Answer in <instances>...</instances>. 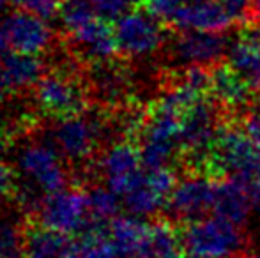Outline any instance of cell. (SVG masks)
Instances as JSON below:
<instances>
[{"mask_svg":"<svg viewBox=\"0 0 260 258\" xmlns=\"http://www.w3.org/2000/svg\"><path fill=\"white\" fill-rule=\"evenodd\" d=\"M69 35L82 48L87 59L94 60V62H110L115 57V53H119L115 27H112V23L98 16L78 27L76 30L69 32Z\"/></svg>","mask_w":260,"mask_h":258,"instance_id":"14","label":"cell"},{"mask_svg":"<svg viewBox=\"0 0 260 258\" xmlns=\"http://www.w3.org/2000/svg\"><path fill=\"white\" fill-rule=\"evenodd\" d=\"M174 53L188 64L212 65L225 60L229 55V43L223 32H206V30H182L175 32Z\"/></svg>","mask_w":260,"mask_h":258,"instance_id":"10","label":"cell"},{"mask_svg":"<svg viewBox=\"0 0 260 258\" xmlns=\"http://www.w3.org/2000/svg\"><path fill=\"white\" fill-rule=\"evenodd\" d=\"M100 168L106 186L122 198L144 177L145 168L142 163L140 147L131 141H119L112 145L101 158Z\"/></svg>","mask_w":260,"mask_h":258,"instance_id":"6","label":"cell"},{"mask_svg":"<svg viewBox=\"0 0 260 258\" xmlns=\"http://www.w3.org/2000/svg\"><path fill=\"white\" fill-rule=\"evenodd\" d=\"M4 149V134H2V131H0V151Z\"/></svg>","mask_w":260,"mask_h":258,"instance_id":"34","label":"cell"},{"mask_svg":"<svg viewBox=\"0 0 260 258\" xmlns=\"http://www.w3.org/2000/svg\"><path fill=\"white\" fill-rule=\"evenodd\" d=\"M248 184H251L253 188H258L260 190V154H258V159H257V163H255L253 170H251V175H250Z\"/></svg>","mask_w":260,"mask_h":258,"instance_id":"31","label":"cell"},{"mask_svg":"<svg viewBox=\"0 0 260 258\" xmlns=\"http://www.w3.org/2000/svg\"><path fill=\"white\" fill-rule=\"evenodd\" d=\"M218 179L206 173H188V177L179 180L172 195L168 196L165 209L181 223L197 221L212 212Z\"/></svg>","mask_w":260,"mask_h":258,"instance_id":"5","label":"cell"},{"mask_svg":"<svg viewBox=\"0 0 260 258\" xmlns=\"http://www.w3.org/2000/svg\"><path fill=\"white\" fill-rule=\"evenodd\" d=\"M181 248L188 258H230L241 251V227L225 217L212 216L179 227Z\"/></svg>","mask_w":260,"mask_h":258,"instance_id":"1","label":"cell"},{"mask_svg":"<svg viewBox=\"0 0 260 258\" xmlns=\"http://www.w3.org/2000/svg\"><path fill=\"white\" fill-rule=\"evenodd\" d=\"M0 64L13 89L36 87V83L43 78V62L38 55H32V53L11 50L0 59Z\"/></svg>","mask_w":260,"mask_h":258,"instance_id":"16","label":"cell"},{"mask_svg":"<svg viewBox=\"0 0 260 258\" xmlns=\"http://www.w3.org/2000/svg\"><path fill=\"white\" fill-rule=\"evenodd\" d=\"M182 253L179 227L167 219L149 225V234L138 258H172Z\"/></svg>","mask_w":260,"mask_h":258,"instance_id":"17","label":"cell"},{"mask_svg":"<svg viewBox=\"0 0 260 258\" xmlns=\"http://www.w3.org/2000/svg\"><path fill=\"white\" fill-rule=\"evenodd\" d=\"M135 2L137 0H90L96 16L108 23H115L129 11H133Z\"/></svg>","mask_w":260,"mask_h":258,"instance_id":"23","label":"cell"},{"mask_svg":"<svg viewBox=\"0 0 260 258\" xmlns=\"http://www.w3.org/2000/svg\"><path fill=\"white\" fill-rule=\"evenodd\" d=\"M58 16H60L66 30L73 32L92 18H96V13H94L90 0H64Z\"/></svg>","mask_w":260,"mask_h":258,"instance_id":"22","label":"cell"},{"mask_svg":"<svg viewBox=\"0 0 260 258\" xmlns=\"http://www.w3.org/2000/svg\"><path fill=\"white\" fill-rule=\"evenodd\" d=\"M13 85L9 83V80H7L6 76V71H4L2 64H0V106H4V103L7 101V97L11 96V92H13Z\"/></svg>","mask_w":260,"mask_h":258,"instance_id":"28","label":"cell"},{"mask_svg":"<svg viewBox=\"0 0 260 258\" xmlns=\"http://www.w3.org/2000/svg\"><path fill=\"white\" fill-rule=\"evenodd\" d=\"M0 258H25V230L7 216H0Z\"/></svg>","mask_w":260,"mask_h":258,"instance_id":"21","label":"cell"},{"mask_svg":"<svg viewBox=\"0 0 260 258\" xmlns=\"http://www.w3.org/2000/svg\"><path fill=\"white\" fill-rule=\"evenodd\" d=\"M191 2L195 0H140V7H144L147 13H151L152 16H156L165 23L175 11Z\"/></svg>","mask_w":260,"mask_h":258,"instance_id":"25","label":"cell"},{"mask_svg":"<svg viewBox=\"0 0 260 258\" xmlns=\"http://www.w3.org/2000/svg\"><path fill=\"white\" fill-rule=\"evenodd\" d=\"M60 156L55 145L30 143L18 154V168L27 182L34 184L41 193L52 195L64 190L68 184V172Z\"/></svg>","mask_w":260,"mask_h":258,"instance_id":"4","label":"cell"},{"mask_svg":"<svg viewBox=\"0 0 260 258\" xmlns=\"http://www.w3.org/2000/svg\"><path fill=\"white\" fill-rule=\"evenodd\" d=\"M165 25L172 32L182 30H206L226 32L236 25L225 7L218 0H195L177 9Z\"/></svg>","mask_w":260,"mask_h":258,"instance_id":"9","label":"cell"},{"mask_svg":"<svg viewBox=\"0 0 260 258\" xmlns=\"http://www.w3.org/2000/svg\"><path fill=\"white\" fill-rule=\"evenodd\" d=\"M251 212V184L236 177L218 179L212 214L243 227Z\"/></svg>","mask_w":260,"mask_h":258,"instance_id":"13","label":"cell"},{"mask_svg":"<svg viewBox=\"0 0 260 258\" xmlns=\"http://www.w3.org/2000/svg\"><path fill=\"white\" fill-rule=\"evenodd\" d=\"M100 124L82 114L62 117L53 129V145L66 159L82 161L87 159L98 145Z\"/></svg>","mask_w":260,"mask_h":258,"instance_id":"7","label":"cell"},{"mask_svg":"<svg viewBox=\"0 0 260 258\" xmlns=\"http://www.w3.org/2000/svg\"><path fill=\"white\" fill-rule=\"evenodd\" d=\"M251 210L260 219V190L251 186Z\"/></svg>","mask_w":260,"mask_h":258,"instance_id":"30","label":"cell"},{"mask_svg":"<svg viewBox=\"0 0 260 258\" xmlns=\"http://www.w3.org/2000/svg\"><path fill=\"white\" fill-rule=\"evenodd\" d=\"M225 11L230 14L236 25H246L250 16V7L253 0H218Z\"/></svg>","mask_w":260,"mask_h":258,"instance_id":"26","label":"cell"},{"mask_svg":"<svg viewBox=\"0 0 260 258\" xmlns=\"http://www.w3.org/2000/svg\"><path fill=\"white\" fill-rule=\"evenodd\" d=\"M36 99L41 110L55 117H69L83 108V94L80 87L68 76L48 75L36 83Z\"/></svg>","mask_w":260,"mask_h":258,"instance_id":"11","label":"cell"},{"mask_svg":"<svg viewBox=\"0 0 260 258\" xmlns=\"http://www.w3.org/2000/svg\"><path fill=\"white\" fill-rule=\"evenodd\" d=\"M255 90L243 78L237 69L232 67L229 60L211 67V97L216 99L223 108L234 112L246 106L253 97Z\"/></svg>","mask_w":260,"mask_h":258,"instance_id":"12","label":"cell"},{"mask_svg":"<svg viewBox=\"0 0 260 258\" xmlns=\"http://www.w3.org/2000/svg\"><path fill=\"white\" fill-rule=\"evenodd\" d=\"M110 239L122 256L138 258L149 234V225L138 216H117L108 225Z\"/></svg>","mask_w":260,"mask_h":258,"instance_id":"15","label":"cell"},{"mask_svg":"<svg viewBox=\"0 0 260 258\" xmlns=\"http://www.w3.org/2000/svg\"><path fill=\"white\" fill-rule=\"evenodd\" d=\"M9 2H11V0H0V13H2V11L6 9V6H7Z\"/></svg>","mask_w":260,"mask_h":258,"instance_id":"33","label":"cell"},{"mask_svg":"<svg viewBox=\"0 0 260 258\" xmlns=\"http://www.w3.org/2000/svg\"><path fill=\"white\" fill-rule=\"evenodd\" d=\"M69 235L39 225L25 234V258H64L71 246Z\"/></svg>","mask_w":260,"mask_h":258,"instance_id":"18","label":"cell"},{"mask_svg":"<svg viewBox=\"0 0 260 258\" xmlns=\"http://www.w3.org/2000/svg\"><path fill=\"white\" fill-rule=\"evenodd\" d=\"M9 50H11L9 39H7V35H6V32H4L2 25H0V59H2V57L6 55Z\"/></svg>","mask_w":260,"mask_h":258,"instance_id":"32","label":"cell"},{"mask_svg":"<svg viewBox=\"0 0 260 258\" xmlns=\"http://www.w3.org/2000/svg\"><path fill=\"white\" fill-rule=\"evenodd\" d=\"M0 25L9 39L11 50L14 52L39 55L48 48L53 38L48 20L20 9L7 14Z\"/></svg>","mask_w":260,"mask_h":258,"instance_id":"8","label":"cell"},{"mask_svg":"<svg viewBox=\"0 0 260 258\" xmlns=\"http://www.w3.org/2000/svg\"><path fill=\"white\" fill-rule=\"evenodd\" d=\"M16 9L36 14L43 20H52L60 14L62 0H11Z\"/></svg>","mask_w":260,"mask_h":258,"instance_id":"24","label":"cell"},{"mask_svg":"<svg viewBox=\"0 0 260 258\" xmlns=\"http://www.w3.org/2000/svg\"><path fill=\"white\" fill-rule=\"evenodd\" d=\"M167 25L140 7L115 21L119 52L126 57H147L159 50L167 34Z\"/></svg>","mask_w":260,"mask_h":258,"instance_id":"2","label":"cell"},{"mask_svg":"<svg viewBox=\"0 0 260 258\" xmlns=\"http://www.w3.org/2000/svg\"><path fill=\"white\" fill-rule=\"evenodd\" d=\"M244 27H253L260 28V0H253L250 7V16H248V23Z\"/></svg>","mask_w":260,"mask_h":258,"instance_id":"29","label":"cell"},{"mask_svg":"<svg viewBox=\"0 0 260 258\" xmlns=\"http://www.w3.org/2000/svg\"><path fill=\"white\" fill-rule=\"evenodd\" d=\"M87 200H89V214L92 219L98 221H110L113 217L119 216L120 209V196L113 193L108 186H96L87 193Z\"/></svg>","mask_w":260,"mask_h":258,"instance_id":"20","label":"cell"},{"mask_svg":"<svg viewBox=\"0 0 260 258\" xmlns=\"http://www.w3.org/2000/svg\"><path fill=\"white\" fill-rule=\"evenodd\" d=\"M39 225L66 235L82 234L90 221L87 193L78 190H60L46 195L38 209Z\"/></svg>","mask_w":260,"mask_h":258,"instance_id":"3","label":"cell"},{"mask_svg":"<svg viewBox=\"0 0 260 258\" xmlns=\"http://www.w3.org/2000/svg\"><path fill=\"white\" fill-rule=\"evenodd\" d=\"M137 2H140V0H137Z\"/></svg>","mask_w":260,"mask_h":258,"instance_id":"35","label":"cell"},{"mask_svg":"<svg viewBox=\"0 0 260 258\" xmlns=\"http://www.w3.org/2000/svg\"><path fill=\"white\" fill-rule=\"evenodd\" d=\"M14 173L4 161H0V198L14 191Z\"/></svg>","mask_w":260,"mask_h":258,"instance_id":"27","label":"cell"},{"mask_svg":"<svg viewBox=\"0 0 260 258\" xmlns=\"http://www.w3.org/2000/svg\"><path fill=\"white\" fill-rule=\"evenodd\" d=\"M120 200H122V205L126 207L127 212L138 217L152 216L161 207L167 205V200L159 193H156L147 184V180H145V170H144V177H142L140 182L131 191H127Z\"/></svg>","mask_w":260,"mask_h":258,"instance_id":"19","label":"cell"}]
</instances>
